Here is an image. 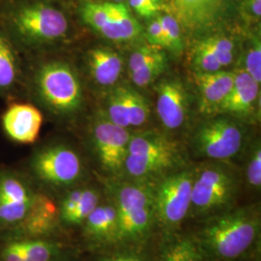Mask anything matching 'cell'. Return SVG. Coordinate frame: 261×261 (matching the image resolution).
I'll use <instances>...</instances> for the list:
<instances>
[{"label": "cell", "instance_id": "cell-1", "mask_svg": "<svg viewBox=\"0 0 261 261\" xmlns=\"http://www.w3.org/2000/svg\"><path fill=\"white\" fill-rule=\"evenodd\" d=\"M190 231L206 261H239L261 253V205L255 201L196 221Z\"/></svg>", "mask_w": 261, "mask_h": 261}, {"label": "cell", "instance_id": "cell-2", "mask_svg": "<svg viewBox=\"0 0 261 261\" xmlns=\"http://www.w3.org/2000/svg\"><path fill=\"white\" fill-rule=\"evenodd\" d=\"M105 196L115 207L119 222L116 247L144 249L158 229L152 183L126 177L102 179Z\"/></svg>", "mask_w": 261, "mask_h": 261}, {"label": "cell", "instance_id": "cell-3", "mask_svg": "<svg viewBox=\"0 0 261 261\" xmlns=\"http://www.w3.org/2000/svg\"><path fill=\"white\" fill-rule=\"evenodd\" d=\"M3 24L22 44L34 47L66 37L70 23L65 13L49 0H4Z\"/></svg>", "mask_w": 261, "mask_h": 261}, {"label": "cell", "instance_id": "cell-4", "mask_svg": "<svg viewBox=\"0 0 261 261\" xmlns=\"http://www.w3.org/2000/svg\"><path fill=\"white\" fill-rule=\"evenodd\" d=\"M181 144L158 132H145L130 137L121 177L154 183L186 168Z\"/></svg>", "mask_w": 261, "mask_h": 261}, {"label": "cell", "instance_id": "cell-5", "mask_svg": "<svg viewBox=\"0 0 261 261\" xmlns=\"http://www.w3.org/2000/svg\"><path fill=\"white\" fill-rule=\"evenodd\" d=\"M242 180L228 161H209L195 167L189 219L196 221L238 204Z\"/></svg>", "mask_w": 261, "mask_h": 261}, {"label": "cell", "instance_id": "cell-6", "mask_svg": "<svg viewBox=\"0 0 261 261\" xmlns=\"http://www.w3.org/2000/svg\"><path fill=\"white\" fill-rule=\"evenodd\" d=\"M29 168L38 182L61 195L83 184L84 160L80 153L66 144H51L38 149L31 157Z\"/></svg>", "mask_w": 261, "mask_h": 261}, {"label": "cell", "instance_id": "cell-7", "mask_svg": "<svg viewBox=\"0 0 261 261\" xmlns=\"http://www.w3.org/2000/svg\"><path fill=\"white\" fill-rule=\"evenodd\" d=\"M195 168L179 169L152 183L158 229L162 232L180 230L189 219Z\"/></svg>", "mask_w": 261, "mask_h": 261}, {"label": "cell", "instance_id": "cell-8", "mask_svg": "<svg viewBox=\"0 0 261 261\" xmlns=\"http://www.w3.org/2000/svg\"><path fill=\"white\" fill-rule=\"evenodd\" d=\"M35 86L40 99L53 112L69 115L83 103V87L75 70L65 62H47L38 69Z\"/></svg>", "mask_w": 261, "mask_h": 261}, {"label": "cell", "instance_id": "cell-9", "mask_svg": "<svg viewBox=\"0 0 261 261\" xmlns=\"http://www.w3.org/2000/svg\"><path fill=\"white\" fill-rule=\"evenodd\" d=\"M244 144L241 127L226 118L205 122L192 139L195 155L209 161H229L235 158L242 152Z\"/></svg>", "mask_w": 261, "mask_h": 261}, {"label": "cell", "instance_id": "cell-10", "mask_svg": "<svg viewBox=\"0 0 261 261\" xmlns=\"http://www.w3.org/2000/svg\"><path fill=\"white\" fill-rule=\"evenodd\" d=\"M132 135L128 129L111 121H99L94 125L91 145L105 178L121 177Z\"/></svg>", "mask_w": 261, "mask_h": 261}, {"label": "cell", "instance_id": "cell-11", "mask_svg": "<svg viewBox=\"0 0 261 261\" xmlns=\"http://www.w3.org/2000/svg\"><path fill=\"white\" fill-rule=\"evenodd\" d=\"M39 193L19 174L0 173V233L15 228L29 214Z\"/></svg>", "mask_w": 261, "mask_h": 261}, {"label": "cell", "instance_id": "cell-12", "mask_svg": "<svg viewBox=\"0 0 261 261\" xmlns=\"http://www.w3.org/2000/svg\"><path fill=\"white\" fill-rule=\"evenodd\" d=\"M61 228L58 204L47 194L39 193L35 204L24 220L3 235L5 241L51 239Z\"/></svg>", "mask_w": 261, "mask_h": 261}, {"label": "cell", "instance_id": "cell-13", "mask_svg": "<svg viewBox=\"0 0 261 261\" xmlns=\"http://www.w3.org/2000/svg\"><path fill=\"white\" fill-rule=\"evenodd\" d=\"M83 239L87 247L96 252L118 245V215L112 201L106 196L103 201L81 225Z\"/></svg>", "mask_w": 261, "mask_h": 261}, {"label": "cell", "instance_id": "cell-14", "mask_svg": "<svg viewBox=\"0 0 261 261\" xmlns=\"http://www.w3.org/2000/svg\"><path fill=\"white\" fill-rule=\"evenodd\" d=\"M43 123V115L35 107L16 103L2 116V126L10 139L22 144L35 142Z\"/></svg>", "mask_w": 261, "mask_h": 261}, {"label": "cell", "instance_id": "cell-15", "mask_svg": "<svg viewBox=\"0 0 261 261\" xmlns=\"http://www.w3.org/2000/svg\"><path fill=\"white\" fill-rule=\"evenodd\" d=\"M235 73L217 71L213 73H200L195 75L198 93L200 112L211 114L220 112L227 96L233 87Z\"/></svg>", "mask_w": 261, "mask_h": 261}, {"label": "cell", "instance_id": "cell-16", "mask_svg": "<svg viewBox=\"0 0 261 261\" xmlns=\"http://www.w3.org/2000/svg\"><path fill=\"white\" fill-rule=\"evenodd\" d=\"M187 94L178 81H166L159 85L157 112L162 124L168 130L178 129L184 123Z\"/></svg>", "mask_w": 261, "mask_h": 261}, {"label": "cell", "instance_id": "cell-17", "mask_svg": "<svg viewBox=\"0 0 261 261\" xmlns=\"http://www.w3.org/2000/svg\"><path fill=\"white\" fill-rule=\"evenodd\" d=\"M108 5L107 19L98 33L113 41H128L140 36L141 27L125 3L108 1Z\"/></svg>", "mask_w": 261, "mask_h": 261}, {"label": "cell", "instance_id": "cell-18", "mask_svg": "<svg viewBox=\"0 0 261 261\" xmlns=\"http://www.w3.org/2000/svg\"><path fill=\"white\" fill-rule=\"evenodd\" d=\"M259 95V84L245 70L235 72L233 87L220 108V112L243 116L252 112Z\"/></svg>", "mask_w": 261, "mask_h": 261}, {"label": "cell", "instance_id": "cell-19", "mask_svg": "<svg viewBox=\"0 0 261 261\" xmlns=\"http://www.w3.org/2000/svg\"><path fill=\"white\" fill-rule=\"evenodd\" d=\"M154 261H206L191 232H162Z\"/></svg>", "mask_w": 261, "mask_h": 261}, {"label": "cell", "instance_id": "cell-20", "mask_svg": "<svg viewBox=\"0 0 261 261\" xmlns=\"http://www.w3.org/2000/svg\"><path fill=\"white\" fill-rule=\"evenodd\" d=\"M223 0H174V13L179 23L196 30L211 24L219 14Z\"/></svg>", "mask_w": 261, "mask_h": 261}, {"label": "cell", "instance_id": "cell-21", "mask_svg": "<svg viewBox=\"0 0 261 261\" xmlns=\"http://www.w3.org/2000/svg\"><path fill=\"white\" fill-rule=\"evenodd\" d=\"M87 62L91 76L101 85H112L121 75V57L111 48L99 47L90 49Z\"/></svg>", "mask_w": 261, "mask_h": 261}, {"label": "cell", "instance_id": "cell-22", "mask_svg": "<svg viewBox=\"0 0 261 261\" xmlns=\"http://www.w3.org/2000/svg\"><path fill=\"white\" fill-rule=\"evenodd\" d=\"M19 252L24 261H45L69 258L71 253L62 243L53 239L7 240Z\"/></svg>", "mask_w": 261, "mask_h": 261}, {"label": "cell", "instance_id": "cell-23", "mask_svg": "<svg viewBox=\"0 0 261 261\" xmlns=\"http://www.w3.org/2000/svg\"><path fill=\"white\" fill-rule=\"evenodd\" d=\"M19 75V59L9 38L0 32V91L13 88Z\"/></svg>", "mask_w": 261, "mask_h": 261}, {"label": "cell", "instance_id": "cell-24", "mask_svg": "<svg viewBox=\"0 0 261 261\" xmlns=\"http://www.w3.org/2000/svg\"><path fill=\"white\" fill-rule=\"evenodd\" d=\"M105 199L103 190L91 185H83L82 195L76 203L75 209L66 220L62 227H81L84 221L94 209Z\"/></svg>", "mask_w": 261, "mask_h": 261}, {"label": "cell", "instance_id": "cell-25", "mask_svg": "<svg viewBox=\"0 0 261 261\" xmlns=\"http://www.w3.org/2000/svg\"><path fill=\"white\" fill-rule=\"evenodd\" d=\"M119 89L130 126L139 127L145 124L150 112L145 99L139 92L129 87L120 86Z\"/></svg>", "mask_w": 261, "mask_h": 261}, {"label": "cell", "instance_id": "cell-26", "mask_svg": "<svg viewBox=\"0 0 261 261\" xmlns=\"http://www.w3.org/2000/svg\"><path fill=\"white\" fill-rule=\"evenodd\" d=\"M245 184L249 192L259 194L261 189V148L260 143L256 142L248 156L245 168Z\"/></svg>", "mask_w": 261, "mask_h": 261}, {"label": "cell", "instance_id": "cell-27", "mask_svg": "<svg viewBox=\"0 0 261 261\" xmlns=\"http://www.w3.org/2000/svg\"><path fill=\"white\" fill-rule=\"evenodd\" d=\"M93 261H154L144 249L129 247H112L98 251Z\"/></svg>", "mask_w": 261, "mask_h": 261}, {"label": "cell", "instance_id": "cell-28", "mask_svg": "<svg viewBox=\"0 0 261 261\" xmlns=\"http://www.w3.org/2000/svg\"><path fill=\"white\" fill-rule=\"evenodd\" d=\"M158 19L166 37L167 47L176 55L181 54L183 50V41L180 23L177 19L174 16L168 14L160 15Z\"/></svg>", "mask_w": 261, "mask_h": 261}, {"label": "cell", "instance_id": "cell-29", "mask_svg": "<svg viewBox=\"0 0 261 261\" xmlns=\"http://www.w3.org/2000/svg\"><path fill=\"white\" fill-rule=\"evenodd\" d=\"M167 66V57L166 55L159 57L157 59L142 66L138 71L130 74L133 83L140 86H147L157 80Z\"/></svg>", "mask_w": 261, "mask_h": 261}, {"label": "cell", "instance_id": "cell-30", "mask_svg": "<svg viewBox=\"0 0 261 261\" xmlns=\"http://www.w3.org/2000/svg\"><path fill=\"white\" fill-rule=\"evenodd\" d=\"M194 63L200 73H213L223 68L204 40L198 42L195 47Z\"/></svg>", "mask_w": 261, "mask_h": 261}, {"label": "cell", "instance_id": "cell-31", "mask_svg": "<svg viewBox=\"0 0 261 261\" xmlns=\"http://www.w3.org/2000/svg\"><path fill=\"white\" fill-rule=\"evenodd\" d=\"M222 67L228 66L233 60L234 46L232 42L223 36H215L204 40Z\"/></svg>", "mask_w": 261, "mask_h": 261}, {"label": "cell", "instance_id": "cell-32", "mask_svg": "<svg viewBox=\"0 0 261 261\" xmlns=\"http://www.w3.org/2000/svg\"><path fill=\"white\" fill-rule=\"evenodd\" d=\"M108 113L110 121L123 128H129L130 123L125 111V107L122 99L121 92L119 87L112 92L108 101Z\"/></svg>", "mask_w": 261, "mask_h": 261}, {"label": "cell", "instance_id": "cell-33", "mask_svg": "<svg viewBox=\"0 0 261 261\" xmlns=\"http://www.w3.org/2000/svg\"><path fill=\"white\" fill-rule=\"evenodd\" d=\"M165 54L160 49V47L150 45L143 46L134 51L129 59V70L130 74L138 71L142 66L146 65L151 61L164 56Z\"/></svg>", "mask_w": 261, "mask_h": 261}, {"label": "cell", "instance_id": "cell-34", "mask_svg": "<svg viewBox=\"0 0 261 261\" xmlns=\"http://www.w3.org/2000/svg\"><path fill=\"white\" fill-rule=\"evenodd\" d=\"M245 70L258 84L261 83V46L259 40H254L245 58Z\"/></svg>", "mask_w": 261, "mask_h": 261}, {"label": "cell", "instance_id": "cell-35", "mask_svg": "<svg viewBox=\"0 0 261 261\" xmlns=\"http://www.w3.org/2000/svg\"><path fill=\"white\" fill-rule=\"evenodd\" d=\"M146 35L151 45L158 47H167V41L158 17L150 21L146 29Z\"/></svg>", "mask_w": 261, "mask_h": 261}, {"label": "cell", "instance_id": "cell-36", "mask_svg": "<svg viewBox=\"0 0 261 261\" xmlns=\"http://www.w3.org/2000/svg\"><path fill=\"white\" fill-rule=\"evenodd\" d=\"M130 6L141 17L151 18L161 9V5L155 4L149 0H129Z\"/></svg>", "mask_w": 261, "mask_h": 261}, {"label": "cell", "instance_id": "cell-37", "mask_svg": "<svg viewBox=\"0 0 261 261\" xmlns=\"http://www.w3.org/2000/svg\"><path fill=\"white\" fill-rule=\"evenodd\" d=\"M249 6H250L252 16L255 19H260L261 0H249Z\"/></svg>", "mask_w": 261, "mask_h": 261}, {"label": "cell", "instance_id": "cell-38", "mask_svg": "<svg viewBox=\"0 0 261 261\" xmlns=\"http://www.w3.org/2000/svg\"><path fill=\"white\" fill-rule=\"evenodd\" d=\"M239 261H261V254L260 253H257L255 255H252L251 257H248V258H245V259Z\"/></svg>", "mask_w": 261, "mask_h": 261}, {"label": "cell", "instance_id": "cell-39", "mask_svg": "<svg viewBox=\"0 0 261 261\" xmlns=\"http://www.w3.org/2000/svg\"><path fill=\"white\" fill-rule=\"evenodd\" d=\"M45 261H73L71 257L69 258H56V259H50V260H45Z\"/></svg>", "mask_w": 261, "mask_h": 261}, {"label": "cell", "instance_id": "cell-40", "mask_svg": "<svg viewBox=\"0 0 261 261\" xmlns=\"http://www.w3.org/2000/svg\"><path fill=\"white\" fill-rule=\"evenodd\" d=\"M151 2H153V3H155V4H158V5H161L162 4V0H149Z\"/></svg>", "mask_w": 261, "mask_h": 261}, {"label": "cell", "instance_id": "cell-41", "mask_svg": "<svg viewBox=\"0 0 261 261\" xmlns=\"http://www.w3.org/2000/svg\"><path fill=\"white\" fill-rule=\"evenodd\" d=\"M113 1H114V2H122L123 0H113Z\"/></svg>", "mask_w": 261, "mask_h": 261}]
</instances>
